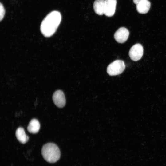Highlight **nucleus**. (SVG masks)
<instances>
[{"instance_id": "3", "label": "nucleus", "mask_w": 166, "mask_h": 166, "mask_svg": "<svg viewBox=\"0 0 166 166\" xmlns=\"http://www.w3.org/2000/svg\"><path fill=\"white\" fill-rule=\"evenodd\" d=\"M125 65L123 61L117 60L108 66L107 73L110 76H115L121 73L125 69Z\"/></svg>"}, {"instance_id": "5", "label": "nucleus", "mask_w": 166, "mask_h": 166, "mask_svg": "<svg viewBox=\"0 0 166 166\" xmlns=\"http://www.w3.org/2000/svg\"><path fill=\"white\" fill-rule=\"evenodd\" d=\"M129 34V31L127 28L122 27L118 29L115 32L114 37L117 42L123 43L128 39Z\"/></svg>"}, {"instance_id": "6", "label": "nucleus", "mask_w": 166, "mask_h": 166, "mask_svg": "<svg viewBox=\"0 0 166 166\" xmlns=\"http://www.w3.org/2000/svg\"><path fill=\"white\" fill-rule=\"evenodd\" d=\"M53 100L54 104L59 108L64 107L66 103L65 97L63 92L61 90L56 91L53 95Z\"/></svg>"}, {"instance_id": "11", "label": "nucleus", "mask_w": 166, "mask_h": 166, "mask_svg": "<svg viewBox=\"0 0 166 166\" xmlns=\"http://www.w3.org/2000/svg\"><path fill=\"white\" fill-rule=\"evenodd\" d=\"M40 128V123L38 120L36 119H33L31 120L27 128L29 132L34 134L38 132Z\"/></svg>"}, {"instance_id": "1", "label": "nucleus", "mask_w": 166, "mask_h": 166, "mask_svg": "<svg viewBox=\"0 0 166 166\" xmlns=\"http://www.w3.org/2000/svg\"><path fill=\"white\" fill-rule=\"evenodd\" d=\"M61 16L60 12L53 11L49 13L42 22L40 30L46 37L52 36L56 32L61 21Z\"/></svg>"}, {"instance_id": "9", "label": "nucleus", "mask_w": 166, "mask_h": 166, "mask_svg": "<svg viewBox=\"0 0 166 166\" xmlns=\"http://www.w3.org/2000/svg\"><path fill=\"white\" fill-rule=\"evenodd\" d=\"M105 0H96L93 7L95 13L99 15L104 14Z\"/></svg>"}, {"instance_id": "12", "label": "nucleus", "mask_w": 166, "mask_h": 166, "mask_svg": "<svg viewBox=\"0 0 166 166\" xmlns=\"http://www.w3.org/2000/svg\"><path fill=\"white\" fill-rule=\"evenodd\" d=\"M5 13V10L3 4H0V20L1 21L3 18Z\"/></svg>"}, {"instance_id": "10", "label": "nucleus", "mask_w": 166, "mask_h": 166, "mask_svg": "<svg viewBox=\"0 0 166 166\" xmlns=\"http://www.w3.org/2000/svg\"><path fill=\"white\" fill-rule=\"evenodd\" d=\"M15 135L18 140L22 144L26 143L29 140V137L26 135L24 129L22 127H19L17 128Z\"/></svg>"}, {"instance_id": "2", "label": "nucleus", "mask_w": 166, "mask_h": 166, "mask_svg": "<svg viewBox=\"0 0 166 166\" xmlns=\"http://www.w3.org/2000/svg\"><path fill=\"white\" fill-rule=\"evenodd\" d=\"M42 153L44 159L50 163H55L58 161L61 155L59 148L52 143L45 144L42 148Z\"/></svg>"}, {"instance_id": "4", "label": "nucleus", "mask_w": 166, "mask_h": 166, "mask_svg": "<svg viewBox=\"0 0 166 166\" xmlns=\"http://www.w3.org/2000/svg\"><path fill=\"white\" fill-rule=\"evenodd\" d=\"M143 53V48L140 44H136L130 48L129 55L130 58L133 61H137L142 57Z\"/></svg>"}, {"instance_id": "8", "label": "nucleus", "mask_w": 166, "mask_h": 166, "mask_svg": "<svg viewBox=\"0 0 166 166\" xmlns=\"http://www.w3.org/2000/svg\"><path fill=\"white\" fill-rule=\"evenodd\" d=\"M117 0H105L104 14L108 17L114 14L116 8Z\"/></svg>"}, {"instance_id": "7", "label": "nucleus", "mask_w": 166, "mask_h": 166, "mask_svg": "<svg viewBox=\"0 0 166 166\" xmlns=\"http://www.w3.org/2000/svg\"><path fill=\"white\" fill-rule=\"evenodd\" d=\"M136 4L137 11L140 14H146L149 11L150 7V3L148 0H133Z\"/></svg>"}]
</instances>
